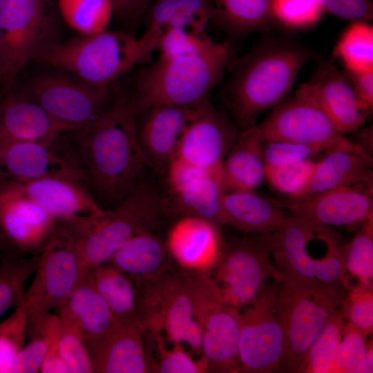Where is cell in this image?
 <instances>
[{"label": "cell", "mask_w": 373, "mask_h": 373, "mask_svg": "<svg viewBox=\"0 0 373 373\" xmlns=\"http://www.w3.org/2000/svg\"><path fill=\"white\" fill-rule=\"evenodd\" d=\"M58 345L70 373L93 372L85 339L70 322L60 318Z\"/></svg>", "instance_id": "obj_48"}, {"label": "cell", "mask_w": 373, "mask_h": 373, "mask_svg": "<svg viewBox=\"0 0 373 373\" xmlns=\"http://www.w3.org/2000/svg\"><path fill=\"white\" fill-rule=\"evenodd\" d=\"M57 224L13 182H0V231L8 243L23 251H41Z\"/></svg>", "instance_id": "obj_19"}, {"label": "cell", "mask_w": 373, "mask_h": 373, "mask_svg": "<svg viewBox=\"0 0 373 373\" xmlns=\"http://www.w3.org/2000/svg\"><path fill=\"white\" fill-rule=\"evenodd\" d=\"M0 99V145L54 141L67 132L37 103L14 87Z\"/></svg>", "instance_id": "obj_26"}, {"label": "cell", "mask_w": 373, "mask_h": 373, "mask_svg": "<svg viewBox=\"0 0 373 373\" xmlns=\"http://www.w3.org/2000/svg\"><path fill=\"white\" fill-rule=\"evenodd\" d=\"M8 242L0 231V247H4Z\"/></svg>", "instance_id": "obj_56"}, {"label": "cell", "mask_w": 373, "mask_h": 373, "mask_svg": "<svg viewBox=\"0 0 373 373\" xmlns=\"http://www.w3.org/2000/svg\"><path fill=\"white\" fill-rule=\"evenodd\" d=\"M296 91L315 103L343 135L358 130L367 118L358 104L345 73L330 64H321Z\"/></svg>", "instance_id": "obj_22"}, {"label": "cell", "mask_w": 373, "mask_h": 373, "mask_svg": "<svg viewBox=\"0 0 373 373\" xmlns=\"http://www.w3.org/2000/svg\"><path fill=\"white\" fill-rule=\"evenodd\" d=\"M315 162L307 160L290 164L265 166V180L288 198H300L308 184Z\"/></svg>", "instance_id": "obj_42"}, {"label": "cell", "mask_w": 373, "mask_h": 373, "mask_svg": "<svg viewBox=\"0 0 373 373\" xmlns=\"http://www.w3.org/2000/svg\"><path fill=\"white\" fill-rule=\"evenodd\" d=\"M58 337L59 334L55 338L48 349L39 372L70 373V370L59 348Z\"/></svg>", "instance_id": "obj_53"}, {"label": "cell", "mask_w": 373, "mask_h": 373, "mask_svg": "<svg viewBox=\"0 0 373 373\" xmlns=\"http://www.w3.org/2000/svg\"><path fill=\"white\" fill-rule=\"evenodd\" d=\"M58 313L60 318L74 325L85 341L96 338L117 325L98 291L89 268L85 269Z\"/></svg>", "instance_id": "obj_29"}, {"label": "cell", "mask_w": 373, "mask_h": 373, "mask_svg": "<svg viewBox=\"0 0 373 373\" xmlns=\"http://www.w3.org/2000/svg\"><path fill=\"white\" fill-rule=\"evenodd\" d=\"M38 261L39 255H36L0 263V318L8 309L25 300V285L34 274Z\"/></svg>", "instance_id": "obj_40"}, {"label": "cell", "mask_w": 373, "mask_h": 373, "mask_svg": "<svg viewBox=\"0 0 373 373\" xmlns=\"http://www.w3.org/2000/svg\"><path fill=\"white\" fill-rule=\"evenodd\" d=\"M367 336L345 322L337 350L334 372L370 373L366 362Z\"/></svg>", "instance_id": "obj_43"}, {"label": "cell", "mask_w": 373, "mask_h": 373, "mask_svg": "<svg viewBox=\"0 0 373 373\" xmlns=\"http://www.w3.org/2000/svg\"><path fill=\"white\" fill-rule=\"evenodd\" d=\"M212 19L231 35L260 30L272 18V0H211Z\"/></svg>", "instance_id": "obj_34"}, {"label": "cell", "mask_w": 373, "mask_h": 373, "mask_svg": "<svg viewBox=\"0 0 373 373\" xmlns=\"http://www.w3.org/2000/svg\"><path fill=\"white\" fill-rule=\"evenodd\" d=\"M277 287L278 283L267 287L254 303L240 312L238 354L241 372L283 370L285 340L276 307Z\"/></svg>", "instance_id": "obj_13"}, {"label": "cell", "mask_w": 373, "mask_h": 373, "mask_svg": "<svg viewBox=\"0 0 373 373\" xmlns=\"http://www.w3.org/2000/svg\"><path fill=\"white\" fill-rule=\"evenodd\" d=\"M158 353L156 372L160 373H204L208 372L205 359L201 356L193 359L186 353L182 343H172L171 348L166 347V338L160 334L151 336Z\"/></svg>", "instance_id": "obj_45"}, {"label": "cell", "mask_w": 373, "mask_h": 373, "mask_svg": "<svg viewBox=\"0 0 373 373\" xmlns=\"http://www.w3.org/2000/svg\"><path fill=\"white\" fill-rule=\"evenodd\" d=\"M344 267L345 287L348 276L356 278L357 285H372L373 218L362 224L352 240L345 245Z\"/></svg>", "instance_id": "obj_39"}, {"label": "cell", "mask_w": 373, "mask_h": 373, "mask_svg": "<svg viewBox=\"0 0 373 373\" xmlns=\"http://www.w3.org/2000/svg\"><path fill=\"white\" fill-rule=\"evenodd\" d=\"M222 224L260 235L274 232L287 216L276 201L254 191H226L221 201Z\"/></svg>", "instance_id": "obj_30"}, {"label": "cell", "mask_w": 373, "mask_h": 373, "mask_svg": "<svg viewBox=\"0 0 373 373\" xmlns=\"http://www.w3.org/2000/svg\"><path fill=\"white\" fill-rule=\"evenodd\" d=\"M168 203L153 188L138 182L113 209L73 222H61L73 233L84 265L107 264L137 234L155 231L168 212Z\"/></svg>", "instance_id": "obj_4"}, {"label": "cell", "mask_w": 373, "mask_h": 373, "mask_svg": "<svg viewBox=\"0 0 373 373\" xmlns=\"http://www.w3.org/2000/svg\"><path fill=\"white\" fill-rule=\"evenodd\" d=\"M319 152L307 146L287 142H265L263 157L265 166H280L312 160Z\"/></svg>", "instance_id": "obj_49"}, {"label": "cell", "mask_w": 373, "mask_h": 373, "mask_svg": "<svg viewBox=\"0 0 373 373\" xmlns=\"http://www.w3.org/2000/svg\"><path fill=\"white\" fill-rule=\"evenodd\" d=\"M26 299L0 323V373H12L15 361L27 341Z\"/></svg>", "instance_id": "obj_41"}, {"label": "cell", "mask_w": 373, "mask_h": 373, "mask_svg": "<svg viewBox=\"0 0 373 373\" xmlns=\"http://www.w3.org/2000/svg\"><path fill=\"white\" fill-rule=\"evenodd\" d=\"M271 10L273 19L293 29L314 25L324 14L317 0H272Z\"/></svg>", "instance_id": "obj_46"}, {"label": "cell", "mask_w": 373, "mask_h": 373, "mask_svg": "<svg viewBox=\"0 0 373 373\" xmlns=\"http://www.w3.org/2000/svg\"><path fill=\"white\" fill-rule=\"evenodd\" d=\"M231 56L229 43L213 41L201 52L146 64L134 78L137 113L154 105L192 107L203 103L221 81Z\"/></svg>", "instance_id": "obj_3"}, {"label": "cell", "mask_w": 373, "mask_h": 373, "mask_svg": "<svg viewBox=\"0 0 373 373\" xmlns=\"http://www.w3.org/2000/svg\"><path fill=\"white\" fill-rule=\"evenodd\" d=\"M257 126L265 142L298 143L319 153L364 148L341 133L315 103L298 91L276 106Z\"/></svg>", "instance_id": "obj_12"}, {"label": "cell", "mask_w": 373, "mask_h": 373, "mask_svg": "<svg viewBox=\"0 0 373 373\" xmlns=\"http://www.w3.org/2000/svg\"><path fill=\"white\" fill-rule=\"evenodd\" d=\"M47 64L98 86H109L142 64L137 37L123 30L78 35L59 41L40 58Z\"/></svg>", "instance_id": "obj_6"}, {"label": "cell", "mask_w": 373, "mask_h": 373, "mask_svg": "<svg viewBox=\"0 0 373 373\" xmlns=\"http://www.w3.org/2000/svg\"><path fill=\"white\" fill-rule=\"evenodd\" d=\"M183 271L201 329V354L208 372H241L238 354L240 312L223 300L209 273Z\"/></svg>", "instance_id": "obj_9"}, {"label": "cell", "mask_w": 373, "mask_h": 373, "mask_svg": "<svg viewBox=\"0 0 373 373\" xmlns=\"http://www.w3.org/2000/svg\"><path fill=\"white\" fill-rule=\"evenodd\" d=\"M316 229V224L291 215L279 229L260 235L257 240L273 256L279 273L316 280L322 258H314L308 251V244L315 237Z\"/></svg>", "instance_id": "obj_25"}, {"label": "cell", "mask_w": 373, "mask_h": 373, "mask_svg": "<svg viewBox=\"0 0 373 373\" xmlns=\"http://www.w3.org/2000/svg\"><path fill=\"white\" fill-rule=\"evenodd\" d=\"M324 14H329L350 22L367 21L373 17L370 0H317Z\"/></svg>", "instance_id": "obj_50"}, {"label": "cell", "mask_w": 373, "mask_h": 373, "mask_svg": "<svg viewBox=\"0 0 373 373\" xmlns=\"http://www.w3.org/2000/svg\"><path fill=\"white\" fill-rule=\"evenodd\" d=\"M276 202L291 215L330 228L361 225L373 218L372 184L341 186Z\"/></svg>", "instance_id": "obj_16"}, {"label": "cell", "mask_w": 373, "mask_h": 373, "mask_svg": "<svg viewBox=\"0 0 373 373\" xmlns=\"http://www.w3.org/2000/svg\"><path fill=\"white\" fill-rule=\"evenodd\" d=\"M213 41L205 32L189 28L176 27L164 33L156 50L160 53V58L174 57L201 52Z\"/></svg>", "instance_id": "obj_47"}, {"label": "cell", "mask_w": 373, "mask_h": 373, "mask_svg": "<svg viewBox=\"0 0 373 373\" xmlns=\"http://www.w3.org/2000/svg\"><path fill=\"white\" fill-rule=\"evenodd\" d=\"M325 153L316 161L308 184L300 198L341 186L372 184L373 160L365 149H339Z\"/></svg>", "instance_id": "obj_28"}, {"label": "cell", "mask_w": 373, "mask_h": 373, "mask_svg": "<svg viewBox=\"0 0 373 373\" xmlns=\"http://www.w3.org/2000/svg\"><path fill=\"white\" fill-rule=\"evenodd\" d=\"M54 8L52 0H0L3 91L15 86L30 61L60 41Z\"/></svg>", "instance_id": "obj_7"}, {"label": "cell", "mask_w": 373, "mask_h": 373, "mask_svg": "<svg viewBox=\"0 0 373 373\" xmlns=\"http://www.w3.org/2000/svg\"><path fill=\"white\" fill-rule=\"evenodd\" d=\"M276 307L285 340L283 370L300 372L307 353L332 315L340 308L341 290L315 280L279 273Z\"/></svg>", "instance_id": "obj_5"}, {"label": "cell", "mask_w": 373, "mask_h": 373, "mask_svg": "<svg viewBox=\"0 0 373 373\" xmlns=\"http://www.w3.org/2000/svg\"><path fill=\"white\" fill-rule=\"evenodd\" d=\"M51 176L71 178L85 184L64 133L54 141L0 145V182H21Z\"/></svg>", "instance_id": "obj_15"}, {"label": "cell", "mask_w": 373, "mask_h": 373, "mask_svg": "<svg viewBox=\"0 0 373 373\" xmlns=\"http://www.w3.org/2000/svg\"><path fill=\"white\" fill-rule=\"evenodd\" d=\"M311 58L303 45L281 38L262 41L242 57L229 79L227 94L233 115L243 128L283 102Z\"/></svg>", "instance_id": "obj_2"}, {"label": "cell", "mask_w": 373, "mask_h": 373, "mask_svg": "<svg viewBox=\"0 0 373 373\" xmlns=\"http://www.w3.org/2000/svg\"><path fill=\"white\" fill-rule=\"evenodd\" d=\"M366 362L370 373L373 372V347L372 341L371 342L367 343Z\"/></svg>", "instance_id": "obj_54"}, {"label": "cell", "mask_w": 373, "mask_h": 373, "mask_svg": "<svg viewBox=\"0 0 373 373\" xmlns=\"http://www.w3.org/2000/svg\"><path fill=\"white\" fill-rule=\"evenodd\" d=\"M212 12L211 0H154L145 15L144 32L137 37L142 64L151 62L160 38L171 28L184 27L205 32Z\"/></svg>", "instance_id": "obj_27"}, {"label": "cell", "mask_w": 373, "mask_h": 373, "mask_svg": "<svg viewBox=\"0 0 373 373\" xmlns=\"http://www.w3.org/2000/svg\"><path fill=\"white\" fill-rule=\"evenodd\" d=\"M113 15L123 30L135 35L142 17L154 0H111Z\"/></svg>", "instance_id": "obj_51"}, {"label": "cell", "mask_w": 373, "mask_h": 373, "mask_svg": "<svg viewBox=\"0 0 373 373\" xmlns=\"http://www.w3.org/2000/svg\"><path fill=\"white\" fill-rule=\"evenodd\" d=\"M40 252L34 278L26 293V300L47 311H58L86 267L81 260L73 233L61 222H57Z\"/></svg>", "instance_id": "obj_14"}, {"label": "cell", "mask_w": 373, "mask_h": 373, "mask_svg": "<svg viewBox=\"0 0 373 373\" xmlns=\"http://www.w3.org/2000/svg\"><path fill=\"white\" fill-rule=\"evenodd\" d=\"M265 142L256 124L238 133L221 166L225 192L254 191L263 182Z\"/></svg>", "instance_id": "obj_32"}, {"label": "cell", "mask_w": 373, "mask_h": 373, "mask_svg": "<svg viewBox=\"0 0 373 373\" xmlns=\"http://www.w3.org/2000/svg\"><path fill=\"white\" fill-rule=\"evenodd\" d=\"M334 54L347 72L373 71V27L367 21L351 22L337 42Z\"/></svg>", "instance_id": "obj_36"}, {"label": "cell", "mask_w": 373, "mask_h": 373, "mask_svg": "<svg viewBox=\"0 0 373 373\" xmlns=\"http://www.w3.org/2000/svg\"><path fill=\"white\" fill-rule=\"evenodd\" d=\"M138 323L116 325L106 334L85 341L97 373L156 372Z\"/></svg>", "instance_id": "obj_21"}, {"label": "cell", "mask_w": 373, "mask_h": 373, "mask_svg": "<svg viewBox=\"0 0 373 373\" xmlns=\"http://www.w3.org/2000/svg\"><path fill=\"white\" fill-rule=\"evenodd\" d=\"M340 310L347 323L368 336L373 329L372 285L350 287L343 298Z\"/></svg>", "instance_id": "obj_44"}, {"label": "cell", "mask_w": 373, "mask_h": 373, "mask_svg": "<svg viewBox=\"0 0 373 373\" xmlns=\"http://www.w3.org/2000/svg\"><path fill=\"white\" fill-rule=\"evenodd\" d=\"M269 255L257 239L233 238L224 243L209 275L227 304L239 311L260 298L276 273Z\"/></svg>", "instance_id": "obj_11"}, {"label": "cell", "mask_w": 373, "mask_h": 373, "mask_svg": "<svg viewBox=\"0 0 373 373\" xmlns=\"http://www.w3.org/2000/svg\"><path fill=\"white\" fill-rule=\"evenodd\" d=\"M345 323V320L339 308L311 345L300 372H334L337 350Z\"/></svg>", "instance_id": "obj_38"}, {"label": "cell", "mask_w": 373, "mask_h": 373, "mask_svg": "<svg viewBox=\"0 0 373 373\" xmlns=\"http://www.w3.org/2000/svg\"><path fill=\"white\" fill-rule=\"evenodd\" d=\"M345 74L352 85L358 104L367 117L373 110V71Z\"/></svg>", "instance_id": "obj_52"}, {"label": "cell", "mask_w": 373, "mask_h": 373, "mask_svg": "<svg viewBox=\"0 0 373 373\" xmlns=\"http://www.w3.org/2000/svg\"><path fill=\"white\" fill-rule=\"evenodd\" d=\"M92 272L96 287L116 323L136 322L138 297L135 284L109 263L93 268Z\"/></svg>", "instance_id": "obj_35"}, {"label": "cell", "mask_w": 373, "mask_h": 373, "mask_svg": "<svg viewBox=\"0 0 373 373\" xmlns=\"http://www.w3.org/2000/svg\"><path fill=\"white\" fill-rule=\"evenodd\" d=\"M19 90L67 131L98 121L117 95L111 86H95L55 73L34 75Z\"/></svg>", "instance_id": "obj_10"}, {"label": "cell", "mask_w": 373, "mask_h": 373, "mask_svg": "<svg viewBox=\"0 0 373 373\" xmlns=\"http://www.w3.org/2000/svg\"><path fill=\"white\" fill-rule=\"evenodd\" d=\"M64 21L78 35H93L107 30L113 16L111 0H57Z\"/></svg>", "instance_id": "obj_37"}, {"label": "cell", "mask_w": 373, "mask_h": 373, "mask_svg": "<svg viewBox=\"0 0 373 373\" xmlns=\"http://www.w3.org/2000/svg\"><path fill=\"white\" fill-rule=\"evenodd\" d=\"M164 174L173 203L170 211H175L180 216H200L222 225L221 201L225 189L221 167L204 169L174 157Z\"/></svg>", "instance_id": "obj_17"}, {"label": "cell", "mask_w": 373, "mask_h": 373, "mask_svg": "<svg viewBox=\"0 0 373 373\" xmlns=\"http://www.w3.org/2000/svg\"><path fill=\"white\" fill-rule=\"evenodd\" d=\"M3 79V65H2V37L0 28V86H1Z\"/></svg>", "instance_id": "obj_55"}, {"label": "cell", "mask_w": 373, "mask_h": 373, "mask_svg": "<svg viewBox=\"0 0 373 373\" xmlns=\"http://www.w3.org/2000/svg\"><path fill=\"white\" fill-rule=\"evenodd\" d=\"M173 262L181 269L209 273L224 242L219 224L196 216H182L170 227L164 240Z\"/></svg>", "instance_id": "obj_20"}, {"label": "cell", "mask_w": 373, "mask_h": 373, "mask_svg": "<svg viewBox=\"0 0 373 373\" xmlns=\"http://www.w3.org/2000/svg\"><path fill=\"white\" fill-rule=\"evenodd\" d=\"M238 134L235 124L207 99L184 129L175 157L204 169L220 168Z\"/></svg>", "instance_id": "obj_18"}, {"label": "cell", "mask_w": 373, "mask_h": 373, "mask_svg": "<svg viewBox=\"0 0 373 373\" xmlns=\"http://www.w3.org/2000/svg\"><path fill=\"white\" fill-rule=\"evenodd\" d=\"M135 285L155 280L175 264L154 231L140 233L126 242L108 262Z\"/></svg>", "instance_id": "obj_31"}, {"label": "cell", "mask_w": 373, "mask_h": 373, "mask_svg": "<svg viewBox=\"0 0 373 373\" xmlns=\"http://www.w3.org/2000/svg\"><path fill=\"white\" fill-rule=\"evenodd\" d=\"M26 303L27 341L15 361L12 373L39 372L48 349L60 330L58 315Z\"/></svg>", "instance_id": "obj_33"}, {"label": "cell", "mask_w": 373, "mask_h": 373, "mask_svg": "<svg viewBox=\"0 0 373 373\" xmlns=\"http://www.w3.org/2000/svg\"><path fill=\"white\" fill-rule=\"evenodd\" d=\"M137 321L143 333L162 334L201 354L202 333L195 319L184 274L176 265L158 279L135 285Z\"/></svg>", "instance_id": "obj_8"}, {"label": "cell", "mask_w": 373, "mask_h": 373, "mask_svg": "<svg viewBox=\"0 0 373 373\" xmlns=\"http://www.w3.org/2000/svg\"><path fill=\"white\" fill-rule=\"evenodd\" d=\"M132 97L117 94L108 111L96 122L64 133L99 203L117 205L149 166L141 147Z\"/></svg>", "instance_id": "obj_1"}, {"label": "cell", "mask_w": 373, "mask_h": 373, "mask_svg": "<svg viewBox=\"0 0 373 373\" xmlns=\"http://www.w3.org/2000/svg\"><path fill=\"white\" fill-rule=\"evenodd\" d=\"M13 182L23 193L57 222L87 218L101 215L106 211L88 187L77 179L51 176Z\"/></svg>", "instance_id": "obj_23"}, {"label": "cell", "mask_w": 373, "mask_h": 373, "mask_svg": "<svg viewBox=\"0 0 373 373\" xmlns=\"http://www.w3.org/2000/svg\"><path fill=\"white\" fill-rule=\"evenodd\" d=\"M202 104L192 107L154 105L139 113L143 114L137 127L140 143L149 167L157 173H165L184 129Z\"/></svg>", "instance_id": "obj_24"}]
</instances>
